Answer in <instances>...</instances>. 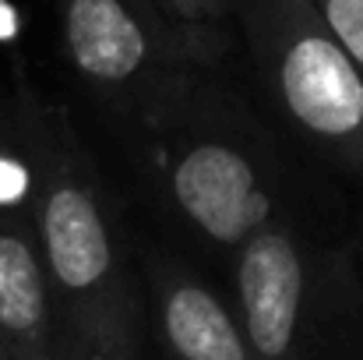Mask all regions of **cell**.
I'll list each match as a JSON object with an SVG mask.
<instances>
[{
  "label": "cell",
  "instance_id": "1",
  "mask_svg": "<svg viewBox=\"0 0 363 360\" xmlns=\"http://www.w3.org/2000/svg\"><path fill=\"white\" fill-rule=\"evenodd\" d=\"M121 141L145 202L223 265L261 227L300 212L282 141L223 67L184 71Z\"/></svg>",
  "mask_w": 363,
  "mask_h": 360
},
{
  "label": "cell",
  "instance_id": "2",
  "mask_svg": "<svg viewBox=\"0 0 363 360\" xmlns=\"http://www.w3.org/2000/svg\"><path fill=\"white\" fill-rule=\"evenodd\" d=\"M32 191L28 219L71 360H145L148 311L138 240L99 159L60 107L25 96Z\"/></svg>",
  "mask_w": 363,
  "mask_h": 360
},
{
  "label": "cell",
  "instance_id": "3",
  "mask_svg": "<svg viewBox=\"0 0 363 360\" xmlns=\"http://www.w3.org/2000/svg\"><path fill=\"white\" fill-rule=\"evenodd\" d=\"M226 272L257 360H363L360 240L286 212L243 240Z\"/></svg>",
  "mask_w": 363,
  "mask_h": 360
},
{
  "label": "cell",
  "instance_id": "4",
  "mask_svg": "<svg viewBox=\"0 0 363 360\" xmlns=\"http://www.w3.org/2000/svg\"><path fill=\"white\" fill-rule=\"evenodd\" d=\"M282 134L328 173L363 184V71L311 0H226Z\"/></svg>",
  "mask_w": 363,
  "mask_h": 360
},
{
  "label": "cell",
  "instance_id": "5",
  "mask_svg": "<svg viewBox=\"0 0 363 360\" xmlns=\"http://www.w3.org/2000/svg\"><path fill=\"white\" fill-rule=\"evenodd\" d=\"M64 57L123 134L184 71L223 67L237 36H205L173 25L152 0H57Z\"/></svg>",
  "mask_w": 363,
  "mask_h": 360
},
{
  "label": "cell",
  "instance_id": "6",
  "mask_svg": "<svg viewBox=\"0 0 363 360\" xmlns=\"http://www.w3.org/2000/svg\"><path fill=\"white\" fill-rule=\"evenodd\" d=\"M138 261L159 360H257L226 286L166 244H138Z\"/></svg>",
  "mask_w": 363,
  "mask_h": 360
},
{
  "label": "cell",
  "instance_id": "7",
  "mask_svg": "<svg viewBox=\"0 0 363 360\" xmlns=\"http://www.w3.org/2000/svg\"><path fill=\"white\" fill-rule=\"evenodd\" d=\"M0 354L57 360V307L28 209H0Z\"/></svg>",
  "mask_w": 363,
  "mask_h": 360
},
{
  "label": "cell",
  "instance_id": "8",
  "mask_svg": "<svg viewBox=\"0 0 363 360\" xmlns=\"http://www.w3.org/2000/svg\"><path fill=\"white\" fill-rule=\"evenodd\" d=\"M173 25L205 36H237L226 0H152Z\"/></svg>",
  "mask_w": 363,
  "mask_h": 360
},
{
  "label": "cell",
  "instance_id": "9",
  "mask_svg": "<svg viewBox=\"0 0 363 360\" xmlns=\"http://www.w3.org/2000/svg\"><path fill=\"white\" fill-rule=\"evenodd\" d=\"M363 71V0H311Z\"/></svg>",
  "mask_w": 363,
  "mask_h": 360
},
{
  "label": "cell",
  "instance_id": "10",
  "mask_svg": "<svg viewBox=\"0 0 363 360\" xmlns=\"http://www.w3.org/2000/svg\"><path fill=\"white\" fill-rule=\"evenodd\" d=\"M14 36H18V14L11 0H0V43H11Z\"/></svg>",
  "mask_w": 363,
  "mask_h": 360
},
{
  "label": "cell",
  "instance_id": "11",
  "mask_svg": "<svg viewBox=\"0 0 363 360\" xmlns=\"http://www.w3.org/2000/svg\"><path fill=\"white\" fill-rule=\"evenodd\" d=\"M0 360H25V357H11V354H0ZM60 360V357H57Z\"/></svg>",
  "mask_w": 363,
  "mask_h": 360
},
{
  "label": "cell",
  "instance_id": "12",
  "mask_svg": "<svg viewBox=\"0 0 363 360\" xmlns=\"http://www.w3.org/2000/svg\"><path fill=\"white\" fill-rule=\"evenodd\" d=\"M360 258H363V234H360Z\"/></svg>",
  "mask_w": 363,
  "mask_h": 360
},
{
  "label": "cell",
  "instance_id": "13",
  "mask_svg": "<svg viewBox=\"0 0 363 360\" xmlns=\"http://www.w3.org/2000/svg\"><path fill=\"white\" fill-rule=\"evenodd\" d=\"M360 234H363V216H360Z\"/></svg>",
  "mask_w": 363,
  "mask_h": 360
}]
</instances>
